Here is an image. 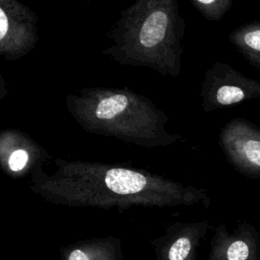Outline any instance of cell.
<instances>
[{
    "instance_id": "1",
    "label": "cell",
    "mask_w": 260,
    "mask_h": 260,
    "mask_svg": "<svg viewBox=\"0 0 260 260\" xmlns=\"http://www.w3.org/2000/svg\"><path fill=\"white\" fill-rule=\"evenodd\" d=\"M124 14L112 30L114 45L104 53L122 64L179 76L186 24L177 0H141Z\"/></svg>"
},
{
    "instance_id": "2",
    "label": "cell",
    "mask_w": 260,
    "mask_h": 260,
    "mask_svg": "<svg viewBox=\"0 0 260 260\" xmlns=\"http://www.w3.org/2000/svg\"><path fill=\"white\" fill-rule=\"evenodd\" d=\"M70 96L68 109L87 131L115 136L146 147L168 146L179 140L165 125L169 117L148 99L126 90H87Z\"/></svg>"
},
{
    "instance_id": "3",
    "label": "cell",
    "mask_w": 260,
    "mask_h": 260,
    "mask_svg": "<svg viewBox=\"0 0 260 260\" xmlns=\"http://www.w3.org/2000/svg\"><path fill=\"white\" fill-rule=\"evenodd\" d=\"M200 99L205 113L260 100V81L247 77L228 63L214 62L204 72Z\"/></svg>"
},
{
    "instance_id": "4",
    "label": "cell",
    "mask_w": 260,
    "mask_h": 260,
    "mask_svg": "<svg viewBox=\"0 0 260 260\" xmlns=\"http://www.w3.org/2000/svg\"><path fill=\"white\" fill-rule=\"evenodd\" d=\"M218 144L240 174L260 178V128L243 118H234L220 130Z\"/></svg>"
},
{
    "instance_id": "5",
    "label": "cell",
    "mask_w": 260,
    "mask_h": 260,
    "mask_svg": "<svg viewBox=\"0 0 260 260\" xmlns=\"http://www.w3.org/2000/svg\"><path fill=\"white\" fill-rule=\"evenodd\" d=\"M37 43L36 14L21 3L0 0V55L9 60L18 59Z\"/></svg>"
},
{
    "instance_id": "6",
    "label": "cell",
    "mask_w": 260,
    "mask_h": 260,
    "mask_svg": "<svg viewBox=\"0 0 260 260\" xmlns=\"http://www.w3.org/2000/svg\"><path fill=\"white\" fill-rule=\"evenodd\" d=\"M211 228L207 219L169 224L161 236L150 241L155 259L196 260L197 250Z\"/></svg>"
},
{
    "instance_id": "7",
    "label": "cell",
    "mask_w": 260,
    "mask_h": 260,
    "mask_svg": "<svg viewBox=\"0 0 260 260\" xmlns=\"http://www.w3.org/2000/svg\"><path fill=\"white\" fill-rule=\"evenodd\" d=\"M206 260H260V233L246 220L232 232L225 224L218 223Z\"/></svg>"
},
{
    "instance_id": "8",
    "label": "cell",
    "mask_w": 260,
    "mask_h": 260,
    "mask_svg": "<svg viewBox=\"0 0 260 260\" xmlns=\"http://www.w3.org/2000/svg\"><path fill=\"white\" fill-rule=\"evenodd\" d=\"M60 260H124L122 242L113 236L77 241L60 248Z\"/></svg>"
},
{
    "instance_id": "9",
    "label": "cell",
    "mask_w": 260,
    "mask_h": 260,
    "mask_svg": "<svg viewBox=\"0 0 260 260\" xmlns=\"http://www.w3.org/2000/svg\"><path fill=\"white\" fill-rule=\"evenodd\" d=\"M229 40L250 65L260 70V20L241 24L229 35Z\"/></svg>"
},
{
    "instance_id": "10",
    "label": "cell",
    "mask_w": 260,
    "mask_h": 260,
    "mask_svg": "<svg viewBox=\"0 0 260 260\" xmlns=\"http://www.w3.org/2000/svg\"><path fill=\"white\" fill-rule=\"evenodd\" d=\"M190 2L209 21L220 20L233 5L232 0H190Z\"/></svg>"
},
{
    "instance_id": "11",
    "label": "cell",
    "mask_w": 260,
    "mask_h": 260,
    "mask_svg": "<svg viewBox=\"0 0 260 260\" xmlns=\"http://www.w3.org/2000/svg\"><path fill=\"white\" fill-rule=\"evenodd\" d=\"M29 155L25 149H15L8 157V167L13 172H20L28 161Z\"/></svg>"
},
{
    "instance_id": "12",
    "label": "cell",
    "mask_w": 260,
    "mask_h": 260,
    "mask_svg": "<svg viewBox=\"0 0 260 260\" xmlns=\"http://www.w3.org/2000/svg\"><path fill=\"white\" fill-rule=\"evenodd\" d=\"M6 94H7V90H6L5 81H4V79L2 78V76L0 74V99H3Z\"/></svg>"
}]
</instances>
